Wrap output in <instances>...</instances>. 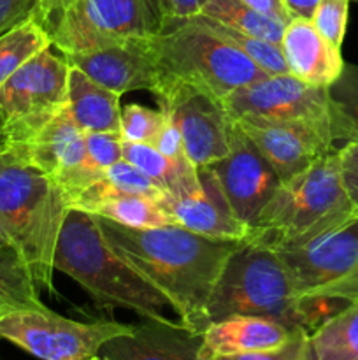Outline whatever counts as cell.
<instances>
[{"label": "cell", "mask_w": 358, "mask_h": 360, "mask_svg": "<svg viewBox=\"0 0 358 360\" xmlns=\"http://www.w3.org/2000/svg\"><path fill=\"white\" fill-rule=\"evenodd\" d=\"M95 220L107 245L171 302L179 322L202 334L211 295L227 262L244 241L206 238L178 224L130 229L107 218Z\"/></svg>", "instance_id": "1"}, {"label": "cell", "mask_w": 358, "mask_h": 360, "mask_svg": "<svg viewBox=\"0 0 358 360\" xmlns=\"http://www.w3.org/2000/svg\"><path fill=\"white\" fill-rule=\"evenodd\" d=\"M69 200L23 148L0 150V227L27 264L39 290L55 292L53 260Z\"/></svg>", "instance_id": "2"}, {"label": "cell", "mask_w": 358, "mask_h": 360, "mask_svg": "<svg viewBox=\"0 0 358 360\" xmlns=\"http://www.w3.org/2000/svg\"><path fill=\"white\" fill-rule=\"evenodd\" d=\"M53 267L72 278L102 309H126L142 320L175 323L171 302L132 269L102 236L93 214L69 210L60 231Z\"/></svg>", "instance_id": "3"}, {"label": "cell", "mask_w": 358, "mask_h": 360, "mask_svg": "<svg viewBox=\"0 0 358 360\" xmlns=\"http://www.w3.org/2000/svg\"><path fill=\"white\" fill-rule=\"evenodd\" d=\"M321 299H300L276 252L244 241L230 257L207 304V326L235 315L263 316L291 329H316Z\"/></svg>", "instance_id": "4"}, {"label": "cell", "mask_w": 358, "mask_h": 360, "mask_svg": "<svg viewBox=\"0 0 358 360\" xmlns=\"http://www.w3.org/2000/svg\"><path fill=\"white\" fill-rule=\"evenodd\" d=\"M357 217L339 174V150H330L300 176L281 183L253 227L249 243L295 248Z\"/></svg>", "instance_id": "5"}, {"label": "cell", "mask_w": 358, "mask_h": 360, "mask_svg": "<svg viewBox=\"0 0 358 360\" xmlns=\"http://www.w3.org/2000/svg\"><path fill=\"white\" fill-rule=\"evenodd\" d=\"M160 81H174L223 101L237 88L267 74L251 58L193 20H165V28L150 39Z\"/></svg>", "instance_id": "6"}, {"label": "cell", "mask_w": 358, "mask_h": 360, "mask_svg": "<svg viewBox=\"0 0 358 360\" xmlns=\"http://www.w3.org/2000/svg\"><path fill=\"white\" fill-rule=\"evenodd\" d=\"M70 65L51 48L21 65L0 88V115L7 143L28 144L69 105Z\"/></svg>", "instance_id": "7"}, {"label": "cell", "mask_w": 358, "mask_h": 360, "mask_svg": "<svg viewBox=\"0 0 358 360\" xmlns=\"http://www.w3.org/2000/svg\"><path fill=\"white\" fill-rule=\"evenodd\" d=\"M221 105L234 122L305 129L333 143L326 88L307 84L291 74L265 76L237 88Z\"/></svg>", "instance_id": "8"}, {"label": "cell", "mask_w": 358, "mask_h": 360, "mask_svg": "<svg viewBox=\"0 0 358 360\" xmlns=\"http://www.w3.org/2000/svg\"><path fill=\"white\" fill-rule=\"evenodd\" d=\"M132 327L114 320L79 322L49 308L21 309L0 316V340L41 360H93L107 341Z\"/></svg>", "instance_id": "9"}, {"label": "cell", "mask_w": 358, "mask_h": 360, "mask_svg": "<svg viewBox=\"0 0 358 360\" xmlns=\"http://www.w3.org/2000/svg\"><path fill=\"white\" fill-rule=\"evenodd\" d=\"M151 94L158 109L179 129L186 155L197 169L209 167L230 153L235 123L220 101L167 79Z\"/></svg>", "instance_id": "10"}, {"label": "cell", "mask_w": 358, "mask_h": 360, "mask_svg": "<svg viewBox=\"0 0 358 360\" xmlns=\"http://www.w3.org/2000/svg\"><path fill=\"white\" fill-rule=\"evenodd\" d=\"M274 252L298 297L307 299L318 288L350 273L358 262V217H351L304 245Z\"/></svg>", "instance_id": "11"}, {"label": "cell", "mask_w": 358, "mask_h": 360, "mask_svg": "<svg viewBox=\"0 0 358 360\" xmlns=\"http://www.w3.org/2000/svg\"><path fill=\"white\" fill-rule=\"evenodd\" d=\"M209 167L235 217L255 227L262 210L281 185L265 157L235 125L230 153Z\"/></svg>", "instance_id": "12"}, {"label": "cell", "mask_w": 358, "mask_h": 360, "mask_svg": "<svg viewBox=\"0 0 358 360\" xmlns=\"http://www.w3.org/2000/svg\"><path fill=\"white\" fill-rule=\"evenodd\" d=\"M20 148L60 186L69 207L84 190L100 179L86 169V134L74 122L69 105L30 143Z\"/></svg>", "instance_id": "13"}, {"label": "cell", "mask_w": 358, "mask_h": 360, "mask_svg": "<svg viewBox=\"0 0 358 360\" xmlns=\"http://www.w3.org/2000/svg\"><path fill=\"white\" fill-rule=\"evenodd\" d=\"M150 39H125L95 51L65 55V60L70 67L118 95L135 90L153 91L160 83V69Z\"/></svg>", "instance_id": "14"}, {"label": "cell", "mask_w": 358, "mask_h": 360, "mask_svg": "<svg viewBox=\"0 0 358 360\" xmlns=\"http://www.w3.org/2000/svg\"><path fill=\"white\" fill-rule=\"evenodd\" d=\"M199 178V192L181 199H167L165 202L175 224L206 238L248 241L253 227L239 220L230 210L213 169L200 167Z\"/></svg>", "instance_id": "15"}, {"label": "cell", "mask_w": 358, "mask_h": 360, "mask_svg": "<svg viewBox=\"0 0 358 360\" xmlns=\"http://www.w3.org/2000/svg\"><path fill=\"white\" fill-rule=\"evenodd\" d=\"M235 125L265 157L281 183L300 176L318 158L333 150L332 141L311 130L246 122H235Z\"/></svg>", "instance_id": "16"}, {"label": "cell", "mask_w": 358, "mask_h": 360, "mask_svg": "<svg viewBox=\"0 0 358 360\" xmlns=\"http://www.w3.org/2000/svg\"><path fill=\"white\" fill-rule=\"evenodd\" d=\"M300 329L263 316L235 315L209 323L199 347L200 360L269 352L284 347Z\"/></svg>", "instance_id": "17"}, {"label": "cell", "mask_w": 358, "mask_h": 360, "mask_svg": "<svg viewBox=\"0 0 358 360\" xmlns=\"http://www.w3.org/2000/svg\"><path fill=\"white\" fill-rule=\"evenodd\" d=\"M200 340L202 334L192 333L181 322L144 320L128 334L107 341L100 355L112 360H200Z\"/></svg>", "instance_id": "18"}, {"label": "cell", "mask_w": 358, "mask_h": 360, "mask_svg": "<svg viewBox=\"0 0 358 360\" xmlns=\"http://www.w3.org/2000/svg\"><path fill=\"white\" fill-rule=\"evenodd\" d=\"M288 74L314 86L329 88L343 72L340 49L330 44L311 20L293 18L284 27L281 39Z\"/></svg>", "instance_id": "19"}, {"label": "cell", "mask_w": 358, "mask_h": 360, "mask_svg": "<svg viewBox=\"0 0 358 360\" xmlns=\"http://www.w3.org/2000/svg\"><path fill=\"white\" fill-rule=\"evenodd\" d=\"M77 11L107 42L150 39L165 28V14L158 0H81Z\"/></svg>", "instance_id": "20"}, {"label": "cell", "mask_w": 358, "mask_h": 360, "mask_svg": "<svg viewBox=\"0 0 358 360\" xmlns=\"http://www.w3.org/2000/svg\"><path fill=\"white\" fill-rule=\"evenodd\" d=\"M70 210L86 211L130 229H157L175 224L164 202L128 193L102 192L97 188L84 190L74 200Z\"/></svg>", "instance_id": "21"}, {"label": "cell", "mask_w": 358, "mask_h": 360, "mask_svg": "<svg viewBox=\"0 0 358 360\" xmlns=\"http://www.w3.org/2000/svg\"><path fill=\"white\" fill-rule=\"evenodd\" d=\"M116 91L95 83L91 77L70 67L69 72V111L84 134H119L121 104Z\"/></svg>", "instance_id": "22"}, {"label": "cell", "mask_w": 358, "mask_h": 360, "mask_svg": "<svg viewBox=\"0 0 358 360\" xmlns=\"http://www.w3.org/2000/svg\"><path fill=\"white\" fill-rule=\"evenodd\" d=\"M123 160L139 169L144 176L151 179L157 186H160L168 199H181L192 195L200 190L199 169L188 164H175L161 155L151 144L142 143H121Z\"/></svg>", "instance_id": "23"}, {"label": "cell", "mask_w": 358, "mask_h": 360, "mask_svg": "<svg viewBox=\"0 0 358 360\" xmlns=\"http://www.w3.org/2000/svg\"><path fill=\"white\" fill-rule=\"evenodd\" d=\"M309 357L358 360V302H346L309 333Z\"/></svg>", "instance_id": "24"}, {"label": "cell", "mask_w": 358, "mask_h": 360, "mask_svg": "<svg viewBox=\"0 0 358 360\" xmlns=\"http://www.w3.org/2000/svg\"><path fill=\"white\" fill-rule=\"evenodd\" d=\"M48 308L37 283L14 246L0 248V316L21 309Z\"/></svg>", "instance_id": "25"}, {"label": "cell", "mask_w": 358, "mask_h": 360, "mask_svg": "<svg viewBox=\"0 0 358 360\" xmlns=\"http://www.w3.org/2000/svg\"><path fill=\"white\" fill-rule=\"evenodd\" d=\"M326 95L333 141H358V65L344 63Z\"/></svg>", "instance_id": "26"}, {"label": "cell", "mask_w": 358, "mask_h": 360, "mask_svg": "<svg viewBox=\"0 0 358 360\" xmlns=\"http://www.w3.org/2000/svg\"><path fill=\"white\" fill-rule=\"evenodd\" d=\"M200 14L253 37L276 42V44H281L284 27H286L281 21L251 9L241 0H207Z\"/></svg>", "instance_id": "27"}, {"label": "cell", "mask_w": 358, "mask_h": 360, "mask_svg": "<svg viewBox=\"0 0 358 360\" xmlns=\"http://www.w3.org/2000/svg\"><path fill=\"white\" fill-rule=\"evenodd\" d=\"M190 20L199 23L200 27L207 28V30L213 32L214 35L223 39L225 42H228V44L237 48L241 53H244V55L248 56V58H251L267 76L288 74V67L286 62H284L281 44L253 37V35L244 34V32H239L235 30V28L227 27V25L220 23V21L211 20V18L204 16V14H197V16H192Z\"/></svg>", "instance_id": "28"}, {"label": "cell", "mask_w": 358, "mask_h": 360, "mask_svg": "<svg viewBox=\"0 0 358 360\" xmlns=\"http://www.w3.org/2000/svg\"><path fill=\"white\" fill-rule=\"evenodd\" d=\"M46 48H51V41L34 20L0 35V88L21 65Z\"/></svg>", "instance_id": "29"}, {"label": "cell", "mask_w": 358, "mask_h": 360, "mask_svg": "<svg viewBox=\"0 0 358 360\" xmlns=\"http://www.w3.org/2000/svg\"><path fill=\"white\" fill-rule=\"evenodd\" d=\"M90 188L102 190V192H114V193H128V195H140L147 197V199L158 200V202H167L168 195L160 188V186L154 185L147 176H144L142 172L137 167H133L132 164H128L126 160L116 162L114 165L107 169V171L102 174V178L98 179L95 185H91Z\"/></svg>", "instance_id": "30"}, {"label": "cell", "mask_w": 358, "mask_h": 360, "mask_svg": "<svg viewBox=\"0 0 358 360\" xmlns=\"http://www.w3.org/2000/svg\"><path fill=\"white\" fill-rule=\"evenodd\" d=\"M167 122V115L160 109L144 108L140 104H126L121 108L119 136L126 143L153 144Z\"/></svg>", "instance_id": "31"}, {"label": "cell", "mask_w": 358, "mask_h": 360, "mask_svg": "<svg viewBox=\"0 0 358 360\" xmlns=\"http://www.w3.org/2000/svg\"><path fill=\"white\" fill-rule=\"evenodd\" d=\"M350 0H319L312 13L311 23L336 48L340 49L346 35Z\"/></svg>", "instance_id": "32"}, {"label": "cell", "mask_w": 358, "mask_h": 360, "mask_svg": "<svg viewBox=\"0 0 358 360\" xmlns=\"http://www.w3.org/2000/svg\"><path fill=\"white\" fill-rule=\"evenodd\" d=\"M121 136L109 132L86 134V169L97 178L123 158Z\"/></svg>", "instance_id": "33"}, {"label": "cell", "mask_w": 358, "mask_h": 360, "mask_svg": "<svg viewBox=\"0 0 358 360\" xmlns=\"http://www.w3.org/2000/svg\"><path fill=\"white\" fill-rule=\"evenodd\" d=\"M214 360H311L309 357V330H297V334L284 347L276 348V350L218 357Z\"/></svg>", "instance_id": "34"}, {"label": "cell", "mask_w": 358, "mask_h": 360, "mask_svg": "<svg viewBox=\"0 0 358 360\" xmlns=\"http://www.w3.org/2000/svg\"><path fill=\"white\" fill-rule=\"evenodd\" d=\"M339 174L344 192L358 217V141H350L339 148Z\"/></svg>", "instance_id": "35"}, {"label": "cell", "mask_w": 358, "mask_h": 360, "mask_svg": "<svg viewBox=\"0 0 358 360\" xmlns=\"http://www.w3.org/2000/svg\"><path fill=\"white\" fill-rule=\"evenodd\" d=\"M81 0H37V7H35L32 20L48 34V37H51L63 18Z\"/></svg>", "instance_id": "36"}, {"label": "cell", "mask_w": 358, "mask_h": 360, "mask_svg": "<svg viewBox=\"0 0 358 360\" xmlns=\"http://www.w3.org/2000/svg\"><path fill=\"white\" fill-rule=\"evenodd\" d=\"M151 146L157 148L161 155H165L168 160L175 162V164H188V162H192L188 158V155H186L181 132H179V129L175 127V123L172 122L168 116H167V122H165L164 129L160 130V134H158V137L154 139V143L151 144Z\"/></svg>", "instance_id": "37"}, {"label": "cell", "mask_w": 358, "mask_h": 360, "mask_svg": "<svg viewBox=\"0 0 358 360\" xmlns=\"http://www.w3.org/2000/svg\"><path fill=\"white\" fill-rule=\"evenodd\" d=\"M333 299L343 302H358V262L353 269L333 283L325 285L312 292L307 299Z\"/></svg>", "instance_id": "38"}, {"label": "cell", "mask_w": 358, "mask_h": 360, "mask_svg": "<svg viewBox=\"0 0 358 360\" xmlns=\"http://www.w3.org/2000/svg\"><path fill=\"white\" fill-rule=\"evenodd\" d=\"M37 0H0V35L32 20Z\"/></svg>", "instance_id": "39"}, {"label": "cell", "mask_w": 358, "mask_h": 360, "mask_svg": "<svg viewBox=\"0 0 358 360\" xmlns=\"http://www.w3.org/2000/svg\"><path fill=\"white\" fill-rule=\"evenodd\" d=\"M165 20H186L202 13L207 0H158Z\"/></svg>", "instance_id": "40"}, {"label": "cell", "mask_w": 358, "mask_h": 360, "mask_svg": "<svg viewBox=\"0 0 358 360\" xmlns=\"http://www.w3.org/2000/svg\"><path fill=\"white\" fill-rule=\"evenodd\" d=\"M242 4L249 6L251 9L258 11V13L265 14V16L272 18V20L281 21V23L288 25L293 16L288 13L286 6L283 4V0H241Z\"/></svg>", "instance_id": "41"}, {"label": "cell", "mask_w": 358, "mask_h": 360, "mask_svg": "<svg viewBox=\"0 0 358 360\" xmlns=\"http://www.w3.org/2000/svg\"><path fill=\"white\" fill-rule=\"evenodd\" d=\"M318 2L319 0H283V4L286 6L288 13L291 16L304 18V20H311Z\"/></svg>", "instance_id": "42"}, {"label": "cell", "mask_w": 358, "mask_h": 360, "mask_svg": "<svg viewBox=\"0 0 358 360\" xmlns=\"http://www.w3.org/2000/svg\"><path fill=\"white\" fill-rule=\"evenodd\" d=\"M7 136H6V132H4V120H2V115H0V150H2V148H6L7 146Z\"/></svg>", "instance_id": "43"}, {"label": "cell", "mask_w": 358, "mask_h": 360, "mask_svg": "<svg viewBox=\"0 0 358 360\" xmlns=\"http://www.w3.org/2000/svg\"><path fill=\"white\" fill-rule=\"evenodd\" d=\"M4 246H13V243L9 241V238L6 236V232H4L2 227H0V248H4Z\"/></svg>", "instance_id": "44"}, {"label": "cell", "mask_w": 358, "mask_h": 360, "mask_svg": "<svg viewBox=\"0 0 358 360\" xmlns=\"http://www.w3.org/2000/svg\"><path fill=\"white\" fill-rule=\"evenodd\" d=\"M93 360H112V359H109V357H105V355H98V357H95Z\"/></svg>", "instance_id": "45"}, {"label": "cell", "mask_w": 358, "mask_h": 360, "mask_svg": "<svg viewBox=\"0 0 358 360\" xmlns=\"http://www.w3.org/2000/svg\"><path fill=\"white\" fill-rule=\"evenodd\" d=\"M354 2H358V0H354Z\"/></svg>", "instance_id": "46"}, {"label": "cell", "mask_w": 358, "mask_h": 360, "mask_svg": "<svg viewBox=\"0 0 358 360\" xmlns=\"http://www.w3.org/2000/svg\"><path fill=\"white\" fill-rule=\"evenodd\" d=\"M0 360H2V359H0Z\"/></svg>", "instance_id": "47"}]
</instances>
